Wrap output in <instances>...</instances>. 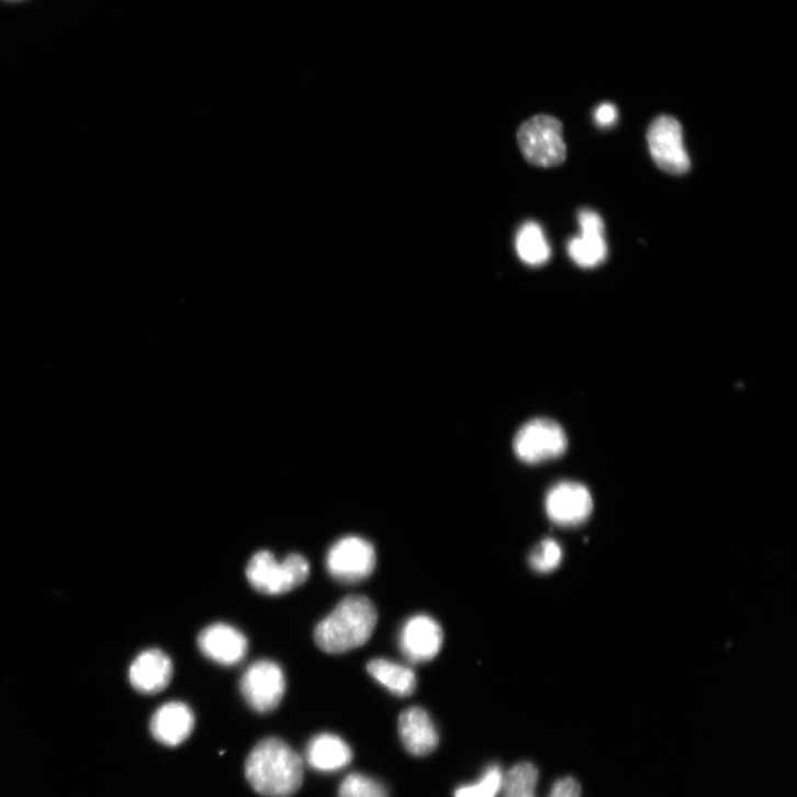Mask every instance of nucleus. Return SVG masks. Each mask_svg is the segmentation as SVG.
Masks as SVG:
<instances>
[{"label": "nucleus", "instance_id": "obj_1", "mask_svg": "<svg viewBox=\"0 0 797 797\" xmlns=\"http://www.w3.org/2000/svg\"><path fill=\"white\" fill-rule=\"evenodd\" d=\"M245 776L252 789L265 797H290L303 784L304 762L285 741L268 738L249 752Z\"/></svg>", "mask_w": 797, "mask_h": 797}, {"label": "nucleus", "instance_id": "obj_2", "mask_svg": "<svg viewBox=\"0 0 797 797\" xmlns=\"http://www.w3.org/2000/svg\"><path fill=\"white\" fill-rule=\"evenodd\" d=\"M378 622L373 603L366 596L351 595L316 627L314 639L327 653H343L364 644Z\"/></svg>", "mask_w": 797, "mask_h": 797}, {"label": "nucleus", "instance_id": "obj_3", "mask_svg": "<svg viewBox=\"0 0 797 797\" xmlns=\"http://www.w3.org/2000/svg\"><path fill=\"white\" fill-rule=\"evenodd\" d=\"M311 575L308 561L301 554H291L283 562L269 551L257 552L249 561L246 577L258 593L278 596L305 584Z\"/></svg>", "mask_w": 797, "mask_h": 797}, {"label": "nucleus", "instance_id": "obj_4", "mask_svg": "<svg viewBox=\"0 0 797 797\" xmlns=\"http://www.w3.org/2000/svg\"><path fill=\"white\" fill-rule=\"evenodd\" d=\"M521 156L531 166L554 168L566 159L562 122L548 114H539L524 122L517 131Z\"/></svg>", "mask_w": 797, "mask_h": 797}, {"label": "nucleus", "instance_id": "obj_5", "mask_svg": "<svg viewBox=\"0 0 797 797\" xmlns=\"http://www.w3.org/2000/svg\"><path fill=\"white\" fill-rule=\"evenodd\" d=\"M287 692L285 674L279 663L258 660L240 680V693L246 704L258 714L276 710Z\"/></svg>", "mask_w": 797, "mask_h": 797}, {"label": "nucleus", "instance_id": "obj_6", "mask_svg": "<svg viewBox=\"0 0 797 797\" xmlns=\"http://www.w3.org/2000/svg\"><path fill=\"white\" fill-rule=\"evenodd\" d=\"M563 428L550 419H536L524 425L514 439V451L519 460L538 464L563 456L568 449Z\"/></svg>", "mask_w": 797, "mask_h": 797}, {"label": "nucleus", "instance_id": "obj_7", "mask_svg": "<svg viewBox=\"0 0 797 797\" xmlns=\"http://www.w3.org/2000/svg\"><path fill=\"white\" fill-rule=\"evenodd\" d=\"M648 145L654 164L664 172L682 176L691 170L683 127L673 116L656 117L648 130Z\"/></svg>", "mask_w": 797, "mask_h": 797}, {"label": "nucleus", "instance_id": "obj_8", "mask_svg": "<svg viewBox=\"0 0 797 797\" xmlns=\"http://www.w3.org/2000/svg\"><path fill=\"white\" fill-rule=\"evenodd\" d=\"M374 548L367 540L347 537L329 550L326 568L332 577L344 584H356L368 579L374 571Z\"/></svg>", "mask_w": 797, "mask_h": 797}, {"label": "nucleus", "instance_id": "obj_9", "mask_svg": "<svg viewBox=\"0 0 797 797\" xmlns=\"http://www.w3.org/2000/svg\"><path fill=\"white\" fill-rule=\"evenodd\" d=\"M588 489L576 482H561L553 486L546 501L549 517L562 526L584 523L593 512Z\"/></svg>", "mask_w": 797, "mask_h": 797}, {"label": "nucleus", "instance_id": "obj_10", "mask_svg": "<svg viewBox=\"0 0 797 797\" xmlns=\"http://www.w3.org/2000/svg\"><path fill=\"white\" fill-rule=\"evenodd\" d=\"M445 635L440 624L427 615L411 618L401 633V648L412 662L433 660L440 652Z\"/></svg>", "mask_w": 797, "mask_h": 797}, {"label": "nucleus", "instance_id": "obj_11", "mask_svg": "<svg viewBox=\"0 0 797 797\" xmlns=\"http://www.w3.org/2000/svg\"><path fill=\"white\" fill-rule=\"evenodd\" d=\"M173 677L171 658L160 649H149L133 660L128 681L133 688L144 695H156L170 685Z\"/></svg>", "mask_w": 797, "mask_h": 797}, {"label": "nucleus", "instance_id": "obj_12", "mask_svg": "<svg viewBox=\"0 0 797 797\" xmlns=\"http://www.w3.org/2000/svg\"><path fill=\"white\" fill-rule=\"evenodd\" d=\"M201 652L223 666H235L247 651L248 641L245 635L227 624H214L204 628L198 638Z\"/></svg>", "mask_w": 797, "mask_h": 797}, {"label": "nucleus", "instance_id": "obj_13", "mask_svg": "<svg viewBox=\"0 0 797 797\" xmlns=\"http://www.w3.org/2000/svg\"><path fill=\"white\" fill-rule=\"evenodd\" d=\"M579 220L582 235L570 242L569 254L581 268H596L607 257L603 218L594 211L583 210Z\"/></svg>", "mask_w": 797, "mask_h": 797}, {"label": "nucleus", "instance_id": "obj_14", "mask_svg": "<svg viewBox=\"0 0 797 797\" xmlns=\"http://www.w3.org/2000/svg\"><path fill=\"white\" fill-rule=\"evenodd\" d=\"M195 717L184 703L171 701L161 706L153 716L150 731L153 737L167 747H178L192 734Z\"/></svg>", "mask_w": 797, "mask_h": 797}, {"label": "nucleus", "instance_id": "obj_15", "mask_svg": "<svg viewBox=\"0 0 797 797\" xmlns=\"http://www.w3.org/2000/svg\"><path fill=\"white\" fill-rule=\"evenodd\" d=\"M398 734L405 748L414 755L433 753L439 745V733L430 716L419 707L405 710L398 718Z\"/></svg>", "mask_w": 797, "mask_h": 797}, {"label": "nucleus", "instance_id": "obj_16", "mask_svg": "<svg viewBox=\"0 0 797 797\" xmlns=\"http://www.w3.org/2000/svg\"><path fill=\"white\" fill-rule=\"evenodd\" d=\"M305 756L314 770L329 773L348 766L352 760V751L340 737L322 733L310 741Z\"/></svg>", "mask_w": 797, "mask_h": 797}, {"label": "nucleus", "instance_id": "obj_17", "mask_svg": "<svg viewBox=\"0 0 797 797\" xmlns=\"http://www.w3.org/2000/svg\"><path fill=\"white\" fill-rule=\"evenodd\" d=\"M367 671L374 681L397 697H411L417 689L415 672L403 664L379 658L368 662Z\"/></svg>", "mask_w": 797, "mask_h": 797}, {"label": "nucleus", "instance_id": "obj_18", "mask_svg": "<svg viewBox=\"0 0 797 797\" xmlns=\"http://www.w3.org/2000/svg\"><path fill=\"white\" fill-rule=\"evenodd\" d=\"M516 250L520 259L534 266L546 263L551 256V248L541 226L535 222L526 223L516 237Z\"/></svg>", "mask_w": 797, "mask_h": 797}, {"label": "nucleus", "instance_id": "obj_19", "mask_svg": "<svg viewBox=\"0 0 797 797\" xmlns=\"http://www.w3.org/2000/svg\"><path fill=\"white\" fill-rule=\"evenodd\" d=\"M538 782L539 770L534 763H518L503 777L504 797H537Z\"/></svg>", "mask_w": 797, "mask_h": 797}, {"label": "nucleus", "instance_id": "obj_20", "mask_svg": "<svg viewBox=\"0 0 797 797\" xmlns=\"http://www.w3.org/2000/svg\"><path fill=\"white\" fill-rule=\"evenodd\" d=\"M338 797H389L385 787L360 773L348 775L339 786Z\"/></svg>", "mask_w": 797, "mask_h": 797}, {"label": "nucleus", "instance_id": "obj_21", "mask_svg": "<svg viewBox=\"0 0 797 797\" xmlns=\"http://www.w3.org/2000/svg\"><path fill=\"white\" fill-rule=\"evenodd\" d=\"M503 777L498 765H490L480 782L459 787L454 797H496L502 788Z\"/></svg>", "mask_w": 797, "mask_h": 797}, {"label": "nucleus", "instance_id": "obj_22", "mask_svg": "<svg viewBox=\"0 0 797 797\" xmlns=\"http://www.w3.org/2000/svg\"><path fill=\"white\" fill-rule=\"evenodd\" d=\"M563 560V552L560 545L547 539L531 551L528 563L535 571L548 574L555 571Z\"/></svg>", "mask_w": 797, "mask_h": 797}, {"label": "nucleus", "instance_id": "obj_23", "mask_svg": "<svg viewBox=\"0 0 797 797\" xmlns=\"http://www.w3.org/2000/svg\"><path fill=\"white\" fill-rule=\"evenodd\" d=\"M582 786L573 777H564L555 782L549 797H581Z\"/></svg>", "mask_w": 797, "mask_h": 797}, {"label": "nucleus", "instance_id": "obj_24", "mask_svg": "<svg viewBox=\"0 0 797 797\" xmlns=\"http://www.w3.org/2000/svg\"><path fill=\"white\" fill-rule=\"evenodd\" d=\"M594 116L598 125L611 126L618 119V110L611 103H603L596 109Z\"/></svg>", "mask_w": 797, "mask_h": 797}]
</instances>
